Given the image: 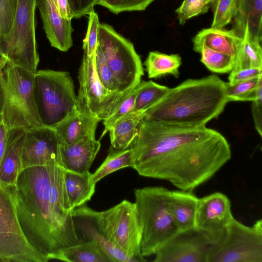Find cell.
I'll return each instance as SVG.
<instances>
[{"label": "cell", "instance_id": "1", "mask_svg": "<svg viewBox=\"0 0 262 262\" xmlns=\"http://www.w3.org/2000/svg\"><path fill=\"white\" fill-rule=\"evenodd\" d=\"M130 147L132 168L139 175L166 180L190 192L212 178L231 157L227 139L214 129L144 118Z\"/></svg>", "mask_w": 262, "mask_h": 262}, {"label": "cell", "instance_id": "2", "mask_svg": "<svg viewBox=\"0 0 262 262\" xmlns=\"http://www.w3.org/2000/svg\"><path fill=\"white\" fill-rule=\"evenodd\" d=\"M60 164L23 169L12 186L18 220L26 238L49 260L79 243Z\"/></svg>", "mask_w": 262, "mask_h": 262}, {"label": "cell", "instance_id": "3", "mask_svg": "<svg viewBox=\"0 0 262 262\" xmlns=\"http://www.w3.org/2000/svg\"><path fill=\"white\" fill-rule=\"evenodd\" d=\"M228 102L226 82L217 75L188 79L169 88L145 112L143 118L172 125L203 126L217 118Z\"/></svg>", "mask_w": 262, "mask_h": 262}, {"label": "cell", "instance_id": "4", "mask_svg": "<svg viewBox=\"0 0 262 262\" xmlns=\"http://www.w3.org/2000/svg\"><path fill=\"white\" fill-rule=\"evenodd\" d=\"M73 217L89 220L110 242L138 262L146 260L142 255V227L135 203L124 200L104 211L86 205L73 210Z\"/></svg>", "mask_w": 262, "mask_h": 262}, {"label": "cell", "instance_id": "5", "mask_svg": "<svg viewBox=\"0 0 262 262\" xmlns=\"http://www.w3.org/2000/svg\"><path fill=\"white\" fill-rule=\"evenodd\" d=\"M169 190L162 186H147L134 190L135 203L142 227V255H155L179 232L167 205Z\"/></svg>", "mask_w": 262, "mask_h": 262}, {"label": "cell", "instance_id": "6", "mask_svg": "<svg viewBox=\"0 0 262 262\" xmlns=\"http://www.w3.org/2000/svg\"><path fill=\"white\" fill-rule=\"evenodd\" d=\"M4 68L5 99L3 123L8 128L26 130L43 126L36 102L35 73L9 63Z\"/></svg>", "mask_w": 262, "mask_h": 262}, {"label": "cell", "instance_id": "7", "mask_svg": "<svg viewBox=\"0 0 262 262\" xmlns=\"http://www.w3.org/2000/svg\"><path fill=\"white\" fill-rule=\"evenodd\" d=\"M34 81L36 102L43 125L54 127L77 112V96L68 72L39 70Z\"/></svg>", "mask_w": 262, "mask_h": 262}, {"label": "cell", "instance_id": "8", "mask_svg": "<svg viewBox=\"0 0 262 262\" xmlns=\"http://www.w3.org/2000/svg\"><path fill=\"white\" fill-rule=\"evenodd\" d=\"M36 0H17L13 27L0 37V69L8 63L34 73L39 61L35 37Z\"/></svg>", "mask_w": 262, "mask_h": 262}, {"label": "cell", "instance_id": "9", "mask_svg": "<svg viewBox=\"0 0 262 262\" xmlns=\"http://www.w3.org/2000/svg\"><path fill=\"white\" fill-rule=\"evenodd\" d=\"M98 44L118 82L122 93L130 91L141 81L144 70L133 44L106 24H99Z\"/></svg>", "mask_w": 262, "mask_h": 262}, {"label": "cell", "instance_id": "10", "mask_svg": "<svg viewBox=\"0 0 262 262\" xmlns=\"http://www.w3.org/2000/svg\"><path fill=\"white\" fill-rule=\"evenodd\" d=\"M12 186L0 183V262H47L22 231Z\"/></svg>", "mask_w": 262, "mask_h": 262}, {"label": "cell", "instance_id": "11", "mask_svg": "<svg viewBox=\"0 0 262 262\" xmlns=\"http://www.w3.org/2000/svg\"><path fill=\"white\" fill-rule=\"evenodd\" d=\"M206 262H262V220L249 226L234 218L211 247Z\"/></svg>", "mask_w": 262, "mask_h": 262}, {"label": "cell", "instance_id": "12", "mask_svg": "<svg viewBox=\"0 0 262 262\" xmlns=\"http://www.w3.org/2000/svg\"><path fill=\"white\" fill-rule=\"evenodd\" d=\"M95 57V55L88 57L83 53L78 76L77 111L100 121L108 118L132 90L119 93L106 90L98 78Z\"/></svg>", "mask_w": 262, "mask_h": 262}, {"label": "cell", "instance_id": "13", "mask_svg": "<svg viewBox=\"0 0 262 262\" xmlns=\"http://www.w3.org/2000/svg\"><path fill=\"white\" fill-rule=\"evenodd\" d=\"M215 242L194 228L179 231L155 253L154 262H206Z\"/></svg>", "mask_w": 262, "mask_h": 262}, {"label": "cell", "instance_id": "14", "mask_svg": "<svg viewBox=\"0 0 262 262\" xmlns=\"http://www.w3.org/2000/svg\"><path fill=\"white\" fill-rule=\"evenodd\" d=\"M60 144L53 127L43 125L26 130L21 151L22 169L36 166L62 165Z\"/></svg>", "mask_w": 262, "mask_h": 262}, {"label": "cell", "instance_id": "15", "mask_svg": "<svg viewBox=\"0 0 262 262\" xmlns=\"http://www.w3.org/2000/svg\"><path fill=\"white\" fill-rule=\"evenodd\" d=\"M234 218L229 198L216 192L199 198L194 228L209 235L216 244Z\"/></svg>", "mask_w": 262, "mask_h": 262}, {"label": "cell", "instance_id": "16", "mask_svg": "<svg viewBox=\"0 0 262 262\" xmlns=\"http://www.w3.org/2000/svg\"><path fill=\"white\" fill-rule=\"evenodd\" d=\"M36 6L51 45L61 51H68L73 45L71 20L60 16L54 0H36Z\"/></svg>", "mask_w": 262, "mask_h": 262}, {"label": "cell", "instance_id": "17", "mask_svg": "<svg viewBox=\"0 0 262 262\" xmlns=\"http://www.w3.org/2000/svg\"><path fill=\"white\" fill-rule=\"evenodd\" d=\"M232 30L239 38L261 43L262 0H237Z\"/></svg>", "mask_w": 262, "mask_h": 262}, {"label": "cell", "instance_id": "18", "mask_svg": "<svg viewBox=\"0 0 262 262\" xmlns=\"http://www.w3.org/2000/svg\"><path fill=\"white\" fill-rule=\"evenodd\" d=\"M100 147L101 143L95 137H86L71 145L60 144L63 166L79 172L89 171Z\"/></svg>", "mask_w": 262, "mask_h": 262}, {"label": "cell", "instance_id": "19", "mask_svg": "<svg viewBox=\"0 0 262 262\" xmlns=\"http://www.w3.org/2000/svg\"><path fill=\"white\" fill-rule=\"evenodd\" d=\"M26 130L8 128L5 150L0 163V183L6 186L15 185L22 170L21 151Z\"/></svg>", "mask_w": 262, "mask_h": 262}, {"label": "cell", "instance_id": "20", "mask_svg": "<svg viewBox=\"0 0 262 262\" xmlns=\"http://www.w3.org/2000/svg\"><path fill=\"white\" fill-rule=\"evenodd\" d=\"M198 200L192 192L169 191L167 207L179 231L194 228Z\"/></svg>", "mask_w": 262, "mask_h": 262}, {"label": "cell", "instance_id": "21", "mask_svg": "<svg viewBox=\"0 0 262 262\" xmlns=\"http://www.w3.org/2000/svg\"><path fill=\"white\" fill-rule=\"evenodd\" d=\"M100 121L77 111L55 126L61 144L71 145L86 137H95Z\"/></svg>", "mask_w": 262, "mask_h": 262}, {"label": "cell", "instance_id": "22", "mask_svg": "<svg viewBox=\"0 0 262 262\" xmlns=\"http://www.w3.org/2000/svg\"><path fill=\"white\" fill-rule=\"evenodd\" d=\"M243 39L238 37L233 31L217 29L213 28L203 29L193 38V45H203L208 48L225 54L235 60Z\"/></svg>", "mask_w": 262, "mask_h": 262}, {"label": "cell", "instance_id": "23", "mask_svg": "<svg viewBox=\"0 0 262 262\" xmlns=\"http://www.w3.org/2000/svg\"><path fill=\"white\" fill-rule=\"evenodd\" d=\"M92 175L89 171L79 172L64 168L66 189L73 209L86 205L93 195L96 184Z\"/></svg>", "mask_w": 262, "mask_h": 262}, {"label": "cell", "instance_id": "24", "mask_svg": "<svg viewBox=\"0 0 262 262\" xmlns=\"http://www.w3.org/2000/svg\"><path fill=\"white\" fill-rule=\"evenodd\" d=\"M53 259L68 262H114L95 241H81L61 249Z\"/></svg>", "mask_w": 262, "mask_h": 262}, {"label": "cell", "instance_id": "25", "mask_svg": "<svg viewBox=\"0 0 262 262\" xmlns=\"http://www.w3.org/2000/svg\"><path fill=\"white\" fill-rule=\"evenodd\" d=\"M145 112H131L119 119L109 130L111 146L116 149L130 147Z\"/></svg>", "mask_w": 262, "mask_h": 262}, {"label": "cell", "instance_id": "26", "mask_svg": "<svg viewBox=\"0 0 262 262\" xmlns=\"http://www.w3.org/2000/svg\"><path fill=\"white\" fill-rule=\"evenodd\" d=\"M181 64V57L178 54L168 55L158 51L150 52L144 62L149 78H159L168 74L178 78Z\"/></svg>", "mask_w": 262, "mask_h": 262}, {"label": "cell", "instance_id": "27", "mask_svg": "<svg viewBox=\"0 0 262 262\" xmlns=\"http://www.w3.org/2000/svg\"><path fill=\"white\" fill-rule=\"evenodd\" d=\"M74 219L76 226L79 228L82 234L89 239H93L97 242L114 262L138 261L137 259L129 256L110 242L98 230L91 221L81 217H74Z\"/></svg>", "mask_w": 262, "mask_h": 262}, {"label": "cell", "instance_id": "28", "mask_svg": "<svg viewBox=\"0 0 262 262\" xmlns=\"http://www.w3.org/2000/svg\"><path fill=\"white\" fill-rule=\"evenodd\" d=\"M132 159L133 150L130 147L123 149H116L111 146L105 159L92 173V182L96 184L111 173L124 168L132 167Z\"/></svg>", "mask_w": 262, "mask_h": 262}, {"label": "cell", "instance_id": "29", "mask_svg": "<svg viewBox=\"0 0 262 262\" xmlns=\"http://www.w3.org/2000/svg\"><path fill=\"white\" fill-rule=\"evenodd\" d=\"M169 89L151 80L141 81L137 86L135 105L131 112H145L158 102Z\"/></svg>", "mask_w": 262, "mask_h": 262}, {"label": "cell", "instance_id": "30", "mask_svg": "<svg viewBox=\"0 0 262 262\" xmlns=\"http://www.w3.org/2000/svg\"><path fill=\"white\" fill-rule=\"evenodd\" d=\"M193 50L201 55V62L213 73H230L234 67V59L226 54L213 51L203 45H193Z\"/></svg>", "mask_w": 262, "mask_h": 262}, {"label": "cell", "instance_id": "31", "mask_svg": "<svg viewBox=\"0 0 262 262\" xmlns=\"http://www.w3.org/2000/svg\"><path fill=\"white\" fill-rule=\"evenodd\" d=\"M262 68V48L260 43L250 41L245 37L235 58L231 71Z\"/></svg>", "mask_w": 262, "mask_h": 262}, {"label": "cell", "instance_id": "32", "mask_svg": "<svg viewBox=\"0 0 262 262\" xmlns=\"http://www.w3.org/2000/svg\"><path fill=\"white\" fill-rule=\"evenodd\" d=\"M226 88L228 102L253 101L262 91V75L233 84L226 82Z\"/></svg>", "mask_w": 262, "mask_h": 262}, {"label": "cell", "instance_id": "33", "mask_svg": "<svg viewBox=\"0 0 262 262\" xmlns=\"http://www.w3.org/2000/svg\"><path fill=\"white\" fill-rule=\"evenodd\" d=\"M95 68L99 80L106 90L112 93H122L120 85L107 64L98 44L95 53Z\"/></svg>", "mask_w": 262, "mask_h": 262}, {"label": "cell", "instance_id": "34", "mask_svg": "<svg viewBox=\"0 0 262 262\" xmlns=\"http://www.w3.org/2000/svg\"><path fill=\"white\" fill-rule=\"evenodd\" d=\"M237 0H214L212 8L213 19L212 28L223 29L230 23L235 15Z\"/></svg>", "mask_w": 262, "mask_h": 262}, {"label": "cell", "instance_id": "35", "mask_svg": "<svg viewBox=\"0 0 262 262\" xmlns=\"http://www.w3.org/2000/svg\"><path fill=\"white\" fill-rule=\"evenodd\" d=\"M214 0H184L176 10L181 25L194 16L206 13L212 7Z\"/></svg>", "mask_w": 262, "mask_h": 262}, {"label": "cell", "instance_id": "36", "mask_svg": "<svg viewBox=\"0 0 262 262\" xmlns=\"http://www.w3.org/2000/svg\"><path fill=\"white\" fill-rule=\"evenodd\" d=\"M155 0H96V5L108 9L111 12H120L144 10Z\"/></svg>", "mask_w": 262, "mask_h": 262}, {"label": "cell", "instance_id": "37", "mask_svg": "<svg viewBox=\"0 0 262 262\" xmlns=\"http://www.w3.org/2000/svg\"><path fill=\"white\" fill-rule=\"evenodd\" d=\"M89 15L88 26L83 41L84 54L88 57L95 55L98 45V31L100 24L98 14L93 10Z\"/></svg>", "mask_w": 262, "mask_h": 262}, {"label": "cell", "instance_id": "38", "mask_svg": "<svg viewBox=\"0 0 262 262\" xmlns=\"http://www.w3.org/2000/svg\"><path fill=\"white\" fill-rule=\"evenodd\" d=\"M137 86L121 102L115 112L108 118L103 120L104 128L100 139L109 131L116 121L132 111L135 105Z\"/></svg>", "mask_w": 262, "mask_h": 262}, {"label": "cell", "instance_id": "39", "mask_svg": "<svg viewBox=\"0 0 262 262\" xmlns=\"http://www.w3.org/2000/svg\"><path fill=\"white\" fill-rule=\"evenodd\" d=\"M17 0H0V37L11 30L15 17Z\"/></svg>", "mask_w": 262, "mask_h": 262}, {"label": "cell", "instance_id": "40", "mask_svg": "<svg viewBox=\"0 0 262 262\" xmlns=\"http://www.w3.org/2000/svg\"><path fill=\"white\" fill-rule=\"evenodd\" d=\"M73 18H78L88 15L94 10L96 0H67Z\"/></svg>", "mask_w": 262, "mask_h": 262}, {"label": "cell", "instance_id": "41", "mask_svg": "<svg viewBox=\"0 0 262 262\" xmlns=\"http://www.w3.org/2000/svg\"><path fill=\"white\" fill-rule=\"evenodd\" d=\"M262 75V68H251L231 71L228 77L229 83L236 84L259 77Z\"/></svg>", "mask_w": 262, "mask_h": 262}, {"label": "cell", "instance_id": "42", "mask_svg": "<svg viewBox=\"0 0 262 262\" xmlns=\"http://www.w3.org/2000/svg\"><path fill=\"white\" fill-rule=\"evenodd\" d=\"M252 102V114L254 122L255 127L260 136L261 137L262 91L258 93L256 99Z\"/></svg>", "mask_w": 262, "mask_h": 262}, {"label": "cell", "instance_id": "43", "mask_svg": "<svg viewBox=\"0 0 262 262\" xmlns=\"http://www.w3.org/2000/svg\"><path fill=\"white\" fill-rule=\"evenodd\" d=\"M8 131V128L3 123L0 124V163L6 146Z\"/></svg>", "mask_w": 262, "mask_h": 262}, {"label": "cell", "instance_id": "44", "mask_svg": "<svg viewBox=\"0 0 262 262\" xmlns=\"http://www.w3.org/2000/svg\"><path fill=\"white\" fill-rule=\"evenodd\" d=\"M5 99V83L4 75L0 69V124L3 123V110Z\"/></svg>", "mask_w": 262, "mask_h": 262}, {"label": "cell", "instance_id": "45", "mask_svg": "<svg viewBox=\"0 0 262 262\" xmlns=\"http://www.w3.org/2000/svg\"><path fill=\"white\" fill-rule=\"evenodd\" d=\"M54 2H55V5H56V7H57V0H54Z\"/></svg>", "mask_w": 262, "mask_h": 262}]
</instances>
